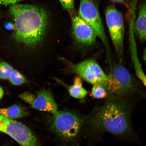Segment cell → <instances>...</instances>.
<instances>
[{
	"mask_svg": "<svg viewBox=\"0 0 146 146\" xmlns=\"http://www.w3.org/2000/svg\"><path fill=\"white\" fill-rule=\"evenodd\" d=\"M133 103L127 96H109L103 106L86 116L85 125L89 133L98 136L109 133L123 137L132 133Z\"/></svg>",
	"mask_w": 146,
	"mask_h": 146,
	"instance_id": "obj_1",
	"label": "cell"
},
{
	"mask_svg": "<svg viewBox=\"0 0 146 146\" xmlns=\"http://www.w3.org/2000/svg\"><path fill=\"white\" fill-rule=\"evenodd\" d=\"M10 12L14 22L16 40L31 46L40 43L48 25L45 10L36 5L16 3L11 5Z\"/></svg>",
	"mask_w": 146,
	"mask_h": 146,
	"instance_id": "obj_2",
	"label": "cell"
},
{
	"mask_svg": "<svg viewBox=\"0 0 146 146\" xmlns=\"http://www.w3.org/2000/svg\"><path fill=\"white\" fill-rule=\"evenodd\" d=\"M106 88L109 96L116 97L127 96L136 91L130 73L119 64L111 68Z\"/></svg>",
	"mask_w": 146,
	"mask_h": 146,
	"instance_id": "obj_3",
	"label": "cell"
},
{
	"mask_svg": "<svg viewBox=\"0 0 146 146\" xmlns=\"http://www.w3.org/2000/svg\"><path fill=\"white\" fill-rule=\"evenodd\" d=\"M53 115L55 129L68 139L76 138L84 127L86 116L69 111H58Z\"/></svg>",
	"mask_w": 146,
	"mask_h": 146,
	"instance_id": "obj_4",
	"label": "cell"
},
{
	"mask_svg": "<svg viewBox=\"0 0 146 146\" xmlns=\"http://www.w3.org/2000/svg\"><path fill=\"white\" fill-rule=\"evenodd\" d=\"M78 14L92 27L97 36L101 40L109 58L110 49L109 43L98 5L93 0H80Z\"/></svg>",
	"mask_w": 146,
	"mask_h": 146,
	"instance_id": "obj_5",
	"label": "cell"
},
{
	"mask_svg": "<svg viewBox=\"0 0 146 146\" xmlns=\"http://www.w3.org/2000/svg\"><path fill=\"white\" fill-rule=\"evenodd\" d=\"M106 21L111 39L120 61L123 59L125 26L123 15L116 7L110 5L105 12Z\"/></svg>",
	"mask_w": 146,
	"mask_h": 146,
	"instance_id": "obj_6",
	"label": "cell"
},
{
	"mask_svg": "<svg viewBox=\"0 0 146 146\" xmlns=\"http://www.w3.org/2000/svg\"><path fill=\"white\" fill-rule=\"evenodd\" d=\"M0 132L8 135L21 146H40L35 136L26 125L1 115Z\"/></svg>",
	"mask_w": 146,
	"mask_h": 146,
	"instance_id": "obj_7",
	"label": "cell"
},
{
	"mask_svg": "<svg viewBox=\"0 0 146 146\" xmlns=\"http://www.w3.org/2000/svg\"><path fill=\"white\" fill-rule=\"evenodd\" d=\"M74 72L82 79L93 85H101L106 87L108 76L95 60L88 59L72 65Z\"/></svg>",
	"mask_w": 146,
	"mask_h": 146,
	"instance_id": "obj_8",
	"label": "cell"
},
{
	"mask_svg": "<svg viewBox=\"0 0 146 146\" xmlns=\"http://www.w3.org/2000/svg\"><path fill=\"white\" fill-rule=\"evenodd\" d=\"M19 97L33 108L40 111H46L53 115L58 112L57 105L52 93L43 89L37 96L26 92L20 94Z\"/></svg>",
	"mask_w": 146,
	"mask_h": 146,
	"instance_id": "obj_9",
	"label": "cell"
},
{
	"mask_svg": "<svg viewBox=\"0 0 146 146\" xmlns=\"http://www.w3.org/2000/svg\"><path fill=\"white\" fill-rule=\"evenodd\" d=\"M71 16L72 32L76 40L84 45H91L95 43L97 36L92 27L78 14L74 13Z\"/></svg>",
	"mask_w": 146,
	"mask_h": 146,
	"instance_id": "obj_10",
	"label": "cell"
},
{
	"mask_svg": "<svg viewBox=\"0 0 146 146\" xmlns=\"http://www.w3.org/2000/svg\"><path fill=\"white\" fill-rule=\"evenodd\" d=\"M134 18L130 21L129 26V42L131 58L134 64L136 75L139 78L143 84L146 86V76L143 72L140 64L137 52L135 39V38L134 31Z\"/></svg>",
	"mask_w": 146,
	"mask_h": 146,
	"instance_id": "obj_11",
	"label": "cell"
},
{
	"mask_svg": "<svg viewBox=\"0 0 146 146\" xmlns=\"http://www.w3.org/2000/svg\"><path fill=\"white\" fill-rule=\"evenodd\" d=\"M146 5L145 2L139 5L138 17L134 22V31L135 36L142 42H145L146 38Z\"/></svg>",
	"mask_w": 146,
	"mask_h": 146,
	"instance_id": "obj_12",
	"label": "cell"
},
{
	"mask_svg": "<svg viewBox=\"0 0 146 146\" xmlns=\"http://www.w3.org/2000/svg\"><path fill=\"white\" fill-rule=\"evenodd\" d=\"M29 114V113L26 109L18 105L0 108V115L11 119L22 118Z\"/></svg>",
	"mask_w": 146,
	"mask_h": 146,
	"instance_id": "obj_13",
	"label": "cell"
},
{
	"mask_svg": "<svg viewBox=\"0 0 146 146\" xmlns=\"http://www.w3.org/2000/svg\"><path fill=\"white\" fill-rule=\"evenodd\" d=\"M82 78L79 76L74 78V84L68 88L69 94L72 97L78 99H82L87 96L88 91L84 88Z\"/></svg>",
	"mask_w": 146,
	"mask_h": 146,
	"instance_id": "obj_14",
	"label": "cell"
},
{
	"mask_svg": "<svg viewBox=\"0 0 146 146\" xmlns=\"http://www.w3.org/2000/svg\"><path fill=\"white\" fill-rule=\"evenodd\" d=\"M9 79L12 84L15 86H19L26 83V78L19 71L13 70L11 74Z\"/></svg>",
	"mask_w": 146,
	"mask_h": 146,
	"instance_id": "obj_15",
	"label": "cell"
},
{
	"mask_svg": "<svg viewBox=\"0 0 146 146\" xmlns=\"http://www.w3.org/2000/svg\"><path fill=\"white\" fill-rule=\"evenodd\" d=\"M92 96L95 98L100 99L108 96V93L105 87L101 85H93L91 90Z\"/></svg>",
	"mask_w": 146,
	"mask_h": 146,
	"instance_id": "obj_16",
	"label": "cell"
},
{
	"mask_svg": "<svg viewBox=\"0 0 146 146\" xmlns=\"http://www.w3.org/2000/svg\"><path fill=\"white\" fill-rule=\"evenodd\" d=\"M13 70L12 67L8 63L4 61L0 62V79H9Z\"/></svg>",
	"mask_w": 146,
	"mask_h": 146,
	"instance_id": "obj_17",
	"label": "cell"
},
{
	"mask_svg": "<svg viewBox=\"0 0 146 146\" xmlns=\"http://www.w3.org/2000/svg\"><path fill=\"white\" fill-rule=\"evenodd\" d=\"M63 8L71 16L74 13V0H59Z\"/></svg>",
	"mask_w": 146,
	"mask_h": 146,
	"instance_id": "obj_18",
	"label": "cell"
},
{
	"mask_svg": "<svg viewBox=\"0 0 146 146\" xmlns=\"http://www.w3.org/2000/svg\"><path fill=\"white\" fill-rule=\"evenodd\" d=\"M23 0H0V5H8L17 3L20 1Z\"/></svg>",
	"mask_w": 146,
	"mask_h": 146,
	"instance_id": "obj_19",
	"label": "cell"
},
{
	"mask_svg": "<svg viewBox=\"0 0 146 146\" xmlns=\"http://www.w3.org/2000/svg\"><path fill=\"white\" fill-rule=\"evenodd\" d=\"M110 1L114 3L127 5L128 4L129 0H110Z\"/></svg>",
	"mask_w": 146,
	"mask_h": 146,
	"instance_id": "obj_20",
	"label": "cell"
},
{
	"mask_svg": "<svg viewBox=\"0 0 146 146\" xmlns=\"http://www.w3.org/2000/svg\"><path fill=\"white\" fill-rule=\"evenodd\" d=\"M5 27L7 30H11L15 29V26L14 24H13L11 23H5Z\"/></svg>",
	"mask_w": 146,
	"mask_h": 146,
	"instance_id": "obj_21",
	"label": "cell"
},
{
	"mask_svg": "<svg viewBox=\"0 0 146 146\" xmlns=\"http://www.w3.org/2000/svg\"><path fill=\"white\" fill-rule=\"evenodd\" d=\"M4 92L3 89L1 86H0V100H1L3 98V95H4Z\"/></svg>",
	"mask_w": 146,
	"mask_h": 146,
	"instance_id": "obj_22",
	"label": "cell"
},
{
	"mask_svg": "<svg viewBox=\"0 0 146 146\" xmlns=\"http://www.w3.org/2000/svg\"><path fill=\"white\" fill-rule=\"evenodd\" d=\"M146 49H145V50H144L143 52V60L144 61H146Z\"/></svg>",
	"mask_w": 146,
	"mask_h": 146,
	"instance_id": "obj_23",
	"label": "cell"
}]
</instances>
